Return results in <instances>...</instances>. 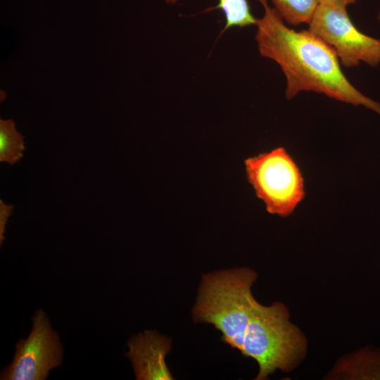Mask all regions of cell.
Here are the masks:
<instances>
[{"label":"cell","mask_w":380,"mask_h":380,"mask_svg":"<svg viewBox=\"0 0 380 380\" xmlns=\"http://www.w3.org/2000/svg\"><path fill=\"white\" fill-rule=\"evenodd\" d=\"M255 25L260 54L277 63L286 77L287 99L301 91H315L338 101L362 106L380 116V103L366 96L350 83L336 53L322 39L308 30L290 28L268 4Z\"/></svg>","instance_id":"obj_1"},{"label":"cell","mask_w":380,"mask_h":380,"mask_svg":"<svg viewBox=\"0 0 380 380\" xmlns=\"http://www.w3.org/2000/svg\"><path fill=\"white\" fill-rule=\"evenodd\" d=\"M257 277L248 267L205 274L192 311L194 322L213 324L225 343L241 351L256 302L251 287Z\"/></svg>","instance_id":"obj_2"},{"label":"cell","mask_w":380,"mask_h":380,"mask_svg":"<svg viewBox=\"0 0 380 380\" xmlns=\"http://www.w3.org/2000/svg\"><path fill=\"white\" fill-rule=\"evenodd\" d=\"M289 317V310L282 303L269 306L257 300L255 303L241 350L242 355L258 364L255 379H267L277 369L290 372L304 360L307 340Z\"/></svg>","instance_id":"obj_3"},{"label":"cell","mask_w":380,"mask_h":380,"mask_svg":"<svg viewBox=\"0 0 380 380\" xmlns=\"http://www.w3.org/2000/svg\"><path fill=\"white\" fill-rule=\"evenodd\" d=\"M246 177L266 210L281 217L293 214L305 197L302 172L281 146L249 157L244 161Z\"/></svg>","instance_id":"obj_4"},{"label":"cell","mask_w":380,"mask_h":380,"mask_svg":"<svg viewBox=\"0 0 380 380\" xmlns=\"http://www.w3.org/2000/svg\"><path fill=\"white\" fill-rule=\"evenodd\" d=\"M308 25V30L332 48L343 67L380 64V39L357 30L346 8L319 4Z\"/></svg>","instance_id":"obj_5"},{"label":"cell","mask_w":380,"mask_h":380,"mask_svg":"<svg viewBox=\"0 0 380 380\" xmlns=\"http://www.w3.org/2000/svg\"><path fill=\"white\" fill-rule=\"evenodd\" d=\"M33 325L26 339L15 345L11 363L1 373L3 380H44L63 360V346L42 309L32 317Z\"/></svg>","instance_id":"obj_6"},{"label":"cell","mask_w":380,"mask_h":380,"mask_svg":"<svg viewBox=\"0 0 380 380\" xmlns=\"http://www.w3.org/2000/svg\"><path fill=\"white\" fill-rule=\"evenodd\" d=\"M127 357L131 360L137 380L174 379L165 362L171 340L156 331L146 330L127 342Z\"/></svg>","instance_id":"obj_7"},{"label":"cell","mask_w":380,"mask_h":380,"mask_svg":"<svg viewBox=\"0 0 380 380\" xmlns=\"http://www.w3.org/2000/svg\"><path fill=\"white\" fill-rule=\"evenodd\" d=\"M335 375L349 379L380 380V348L365 347L335 367Z\"/></svg>","instance_id":"obj_8"},{"label":"cell","mask_w":380,"mask_h":380,"mask_svg":"<svg viewBox=\"0 0 380 380\" xmlns=\"http://www.w3.org/2000/svg\"><path fill=\"white\" fill-rule=\"evenodd\" d=\"M24 137L15 129L12 118L0 120V161L10 165L18 163L25 150Z\"/></svg>","instance_id":"obj_9"},{"label":"cell","mask_w":380,"mask_h":380,"mask_svg":"<svg viewBox=\"0 0 380 380\" xmlns=\"http://www.w3.org/2000/svg\"><path fill=\"white\" fill-rule=\"evenodd\" d=\"M274 8L290 25L309 24L319 4V0H271Z\"/></svg>","instance_id":"obj_10"},{"label":"cell","mask_w":380,"mask_h":380,"mask_svg":"<svg viewBox=\"0 0 380 380\" xmlns=\"http://www.w3.org/2000/svg\"><path fill=\"white\" fill-rule=\"evenodd\" d=\"M262 6H267V0H258ZM177 0H165L167 4H175ZM217 8L225 15L224 30L232 27H243L255 25L256 18L251 12L248 0H219Z\"/></svg>","instance_id":"obj_11"},{"label":"cell","mask_w":380,"mask_h":380,"mask_svg":"<svg viewBox=\"0 0 380 380\" xmlns=\"http://www.w3.org/2000/svg\"><path fill=\"white\" fill-rule=\"evenodd\" d=\"M14 206L6 204L0 200V243L4 241V232L8 217L12 214Z\"/></svg>","instance_id":"obj_12"},{"label":"cell","mask_w":380,"mask_h":380,"mask_svg":"<svg viewBox=\"0 0 380 380\" xmlns=\"http://www.w3.org/2000/svg\"><path fill=\"white\" fill-rule=\"evenodd\" d=\"M357 0H319V4L330 5L338 8H346V7L354 4Z\"/></svg>","instance_id":"obj_13"},{"label":"cell","mask_w":380,"mask_h":380,"mask_svg":"<svg viewBox=\"0 0 380 380\" xmlns=\"http://www.w3.org/2000/svg\"><path fill=\"white\" fill-rule=\"evenodd\" d=\"M377 19L379 21H380V11L377 14Z\"/></svg>","instance_id":"obj_14"}]
</instances>
